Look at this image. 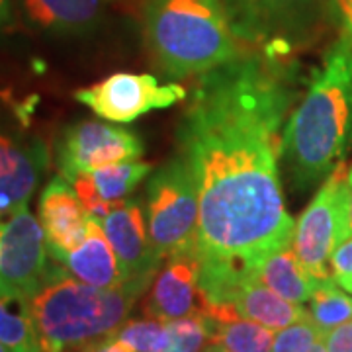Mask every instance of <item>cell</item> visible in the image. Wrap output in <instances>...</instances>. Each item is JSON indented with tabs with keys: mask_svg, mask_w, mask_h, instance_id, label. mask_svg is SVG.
<instances>
[{
	"mask_svg": "<svg viewBox=\"0 0 352 352\" xmlns=\"http://www.w3.org/2000/svg\"><path fill=\"white\" fill-rule=\"evenodd\" d=\"M0 342L12 352H41L30 298L0 284Z\"/></svg>",
	"mask_w": 352,
	"mask_h": 352,
	"instance_id": "19",
	"label": "cell"
},
{
	"mask_svg": "<svg viewBox=\"0 0 352 352\" xmlns=\"http://www.w3.org/2000/svg\"><path fill=\"white\" fill-rule=\"evenodd\" d=\"M112 245L126 282L149 286L159 264L161 252L155 249L147 221L138 200H122L106 217L98 219Z\"/></svg>",
	"mask_w": 352,
	"mask_h": 352,
	"instance_id": "11",
	"label": "cell"
},
{
	"mask_svg": "<svg viewBox=\"0 0 352 352\" xmlns=\"http://www.w3.org/2000/svg\"><path fill=\"white\" fill-rule=\"evenodd\" d=\"M204 296L200 289V256L196 245L168 254L166 266L153 286L147 311L155 319L173 321L200 314Z\"/></svg>",
	"mask_w": 352,
	"mask_h": 352,
	"instance_id": "13",
	"label": "cell"
},
{
	"mask_svg": "<svg viewBox=\"0 0 352 352\" xmlns=\"http://www.w3.org/2000/svg\"><path fill=\"white\" fill-rule=\"evenodd\" d=\"M237 38L284 51L314 28L329 0H223Z\"/></svg>",
	"mask_w": 352,
	"mask_h": 352,
	"instance_id": "7",
	"label": "cell"
},
{
	"mask_svg": "<svg viewBox=\"0 0 352 352\" xmlns=\"http://www.w3.org/2000/svg\"><path fill=\"white\" fill-rule=\"evenodd\" d=\"M254 276L264 286L274 289L282 298L294 303L309 302L317 284V280L300 263L292 243L261 258L254 266Z\"/></svg>",
	"mask_w": 352,
	"mask_h": 352,
	"instance_id": "18",
	"label": "cell"
},
{
	"mask_svg": "<svg viewBox=\"0 0 352 352\" xmlns=\"http://www.w3.org/2000/svg\"><path fill=\"white\" fill-rule=\"evenodd\" d=\"M0 352H12V351H10V349H8L6 344H2V342H0Z\"/></svg>",
	"mask_w": 352,
	"mask_h": 352,
	"instance_id": "35",
	"label": "cell"
},
{
	"mask_svg": "<svg viewBox=\"0 0 352 352\" xmlns=\"http://www.w3.org/2000/svg\"><path fill=\"white\" fill-rule=\"evenodd\" d=\"M331 270L335 280L352 276V235L346 241H342L331 254Z\"/></svg>",
	"mask_w": 352,
	"mask_h": 352,
	"instance_id": "28",
	"label": "cell"
},
{
	"mask_svg": "<svg viewBox=\"0 0 352 352\" xmlns=\"http://www.w3.org/2000/svg\"><path fill=\"white\" fill-rule=\"evenodd\" d=\"M231 303L243 319H251L272 331L289 327L309 317L302 303H294L282 298L274 289L264 286L256 276L247 278L241 284Z\"/></svg>",
	"mask_w": 352,
	"mask_h": 352,
	"instance_id": "17",
	"label": "cell"
},
{
	"mask_svg": "<svg viewBox=\"0 0 352 352\" xmlns=\"http://www.w3.org/2000/svg\"><path fill=\"white\" fill-rule=\"evenodd\" d=\"M38 219L45 231L50 258L75 251L87 239L90 215L75 188L61 175L55 176L41 192Z\"/></svg>",
	"mask_w": 352,
	"mask_h": 352,
	"instance_id": "14",
	"label": "cell"
},
{
	"mask_svg": "<svg viewBox=\"0 0 352 352\" xmlns=\"http://www.w3.org/2000/svg\"><path fill=\"white\" fill-rule=\"evenodd\" d=\"M292 82L270 55H239L204 73L190 96L178 143L198 184L200 270L254 274L294 241L278 173Z\"/></svg>",
	"mask_w": 352,
	"mask_h": 352,
	"instance_id": "1",
	"label": "cell"
},
{
	"mask_svg": "<svg viewBox=\"0 0 352 352\" xmlns=\"http://www.w3.org/2000/svg\"><path fill=\"white\" fill-rule=\"evenodd\" d=\"M141 155L143 143L135 133L92 120L67 127L57 147V161L63 178L73 173H92L110 164L131 163Z\"/></svg>",
	"mask_w": 352,
	"mask_h": 352,
	"instance_id": "9",
	"label": "cell"
},
{
	"mask_svg": "<svg viewBox=\"0 0 352 352\" xmlns=\"http://www.w3.org/2000/svg\"><path fill=\"white\" fill-rule=\"evenodd\" d=\"M323 337H325V333L315 325L311 317H307L289 327L280 329L274 337L270 352H307Z\"/></svg>",
	"mask_w": 352,
	"mask_h": 352,
	"instance_id": "25",
	"label": "cell"
},
{
	"mask_svg": "<svg viewBox=\"0 0 352 352\" xmlns=\"http://www.w3.org/2000/svg\"><path fill=\"white\" fill-rule=\"evenodd\" d=\"M12 20V0H0V32Z\"/></svg>",
	"mask_w": 352,
	"mask_h": 352,
	"instance_id": "31",
	"label": "cell"
},
{
	"mask_svg": "<svg viewBox=\"0 0 352 352\" xmlns=\"http://www.w3.org/2000/svg\"><path fill=\"white\" fill-rule=\"evenodd\" d=\"M351 182L346 163L340 161L311 204L305 208L294 231V251L315 280L333 278L331 254L351 237Z\"/></svg>",
	"mask_w": 352,
	"mask_h": 352,
	"instance_id": "5",
	"label": "cell"
},
{
	"mask_svg": "<svg viewBox=\"0 0 352 352\" xmlns=\"http://www.w3.org/2000/svg\"><path fill=\"white\" fill-rule=\"evenodd\" d=\"M208 319V317H206ZM210 325V340L214 344H221L231 352H270L274 342L272 329L254 323L251 319H235V321H212Z\"/></svg>",
	"mask_w": 352,
	"mask_h": 352,
	"instance_id": "20",
	"label": "cell"
},
{
	"mask_svg": "<svg viewBox=\"0 0 352 352\" xmlns=\"http://www.w3.org/2000/svg\"><path fill=\"white\" fill-rule=\"evenodd\" d=\"M116 339L122 340L133 352H164L173 349L166 321L161 319L127 321L116 333Z\"/></svg>",
	"mask_w": 352,
	"mask_h": 352,
	"instance_id": "23",
	"label": "cell"
},
{
	"mask_svg": "<svg viewBox=\"0 0 352 352\" xmlns=\"http://www.w3.org/2000/svg\"><path fill=\"white\" fill-rule=\"evenodd\" d=\"M200 200L194 170L184 157L161 166L147 184V227L161 256L196 245Z\"/></svg>",
	"mask_w": 352,
	"mask_h": 352,
	"instance_id": "6",
	"label": "cell"
},
{
	"mask_svg": "<svg viewBox=\"0 0 352 352\" xmlns=\"http://www.w3.org/2000/svg\"><path fill=\"white\" fill-rule=\"evenodd\" d=\"M352 147V38L340 36L284 129L282 157L298 188L331 175Z\"/></svg>",
	"mask_w": 352,
	"mask_h": 352,
	"instance_id": "2",
	"label": "cell"
},
{
	"mask_svg": "<svg viewBox=\"0 0 352 352\" xmlns=\"http://www.w3.org/2000/svg\"><path fill=\"white\" fill-rule=\"evenodd\" d=\"M323 342L327 352H352V319L327 331Z\"/></svg>",
	"mask_w": 352,
	"mask_h": 352,
	"instance_id": "27",
	"label": "cell"
},
{
	"mask_svg": "<svg viewBox=\"0 0 352 352\" xmlns=\"http://www.w3.org/2000/svg\"><path fill=\"white\" fill-rule=\"evenodd\" d=\"M55 263L65 266L71 274L96 288H118L126 284L118 256L113 252L110 241L106 237L100 221L90 217L87 239L82 241L75 251L65 252L53 258Z\"/></svg>",
	"mask_w": 352,
	"mask_h": 352,
	"instance_id": "16",
	"label": "cell"
},
{
	"mask_svg": "<svg viewBox=\"0 0 352 352\" xmlns=\"http://www.w3.org/2000/svg\"><path fill=\"white\" fill-rule=\"evenodd\" d=\"M201 352H231V351L223 349L221 344H214V342H212V344H210V346H208L206 351H201Z\"/></svg>",
	"mask_w": 352,
	"mask_h": 352,
	"instance_id": "33",
	"label": "cell"
},
{
	"mask_svg": "<svg viewBox=\"0 0 352 352\" xmlns=\"http://www.w3.org/2000/svg\"><path fill=\"white\" fill-rule=\"evenodd\" d=\"M149 170H151V164L131 161V163L102 166V168L92 170L90 175H92V180H94L102 198L110 204H118L149 175Z\"/></svg>",
	"mask_w": 352,
	"mask_h": 352,
	"instance_id": "22",
	"label": "cell"
},
{
	"mask_svg": "<svg viewBox=\"0 0 352 352\" xmlns=\"http://www.w3.org/2000/svg\"><path fill=\"white\" fill-rule=\"evenodd\" d=\"M307 352H327V349H325V342H323V339L317 340V342H315L314 346H311V349H309V351H307Z\"/></svg>",
	"mask_w": 352,
	"mask_h": 352,
	"instance_id": "32",
	"label": "cell"
},
{
	"mask_svg": "<svg viewBox=\"0 0 352 352\" xmlns=\"http://www.w3.org/2000/svg\"><path fill=\"white\" fill-rule=\"evenodd\" d=\"M327 12L340 30V36L352 38V0H329Z\"/></svg>",
	"mask_w": 352,
	"mask_h": 352,
	"instance_id": "29",
	"label": "cell"
},
{
	"mask_svg": "<svg viewBox=\"0 0 352 352\" xmlns=\"http://www.w3.org/2000/svg\"><path fill=\"white\" fill-rule=\"evenodd\" d=\"M145 38L170 78L204 75L241 55L223 0H149Z\"/></svg>",
	"mask_w": 352,
	"mask_h": 352,
	"instance_id": "4",
	"label": "cell"
},
{
	"mask_svg": "<svg viewBox=\"0 0 352 352\" xmlns=\"http://www.w3.org/2000/svg\"><path fill=\"white\" fill-rule=\"evenodd\" d=\"M164 352H180V351H176V349H168V351H164Z\"/></svg>",
	"mask_w": 352,
	"mask_h": 352,
	"instance_id": "36",
	"label": "cell"
},
{
	"mask_svg": "<svg viewBox=\"0 0 352 352\" xmlns=\"http://www.w3.org/2000/svg\"><path fill=\"white\" fill-rule=\"evenodd\" d=\"M65 180H69V184L75 188L78 200L82 201V206L87 208L90 217L102 219V217H106L113 210L116 204H110V201H106L102 198L90 173H73V175L67 176Z\"/></svg>",
	"mask_w": 352,
	"mask_h": 352,
	"instance_id": "26",
	"label": "cell"
},
{
	"mask_svg": "<svg viewBox=\"0 0 352 352\" xmlns=\"http://www.w3.org/2000/svg\"><path fill=\"white\" fill-rule=\"evenodd\" d=\"M0 284H4V280H2V276H0Z\"/></svg>",
	"mask_w": 352,
	"mask_h": 352,
	"instance_id": "37",
	"label": "cell"
},
{
	"mask_svg": "<svg viewBox=\"0 0 352 352\" xmlns=\"http://www.w3.org/2000/svg\"><path fill=\"white\" fill-rule=\"evenodd\" d=\"M349 182H351V212H349V226H351V235H352V168L349 170Z\"/></svg>",
	"mask_w": 352,
	"mask_h": 352,
	"instance_id": "34",
	"label": "cell"
},
{
	"mask_svg": "<svg viewBox=\"0 0 352 352\" xmlns=\"http://www.w3.org/2000/svg\"><path fill=\"white\" fill-rule=\"evenodd\" d=\"M75 98L104 120L129 124L151 110L182 102L186 88L178 82L161 85L151 75L116 73L92 87L76 90Z\"/></svg>",
	"mask_w": 352,
	"mask_h": 352,
	"instance_id": "8",
	"label": "cell"
},
{
	"mask_svg": "<svg viewBox=\"0 0 352 352\" xmlns=\"http://www.w3.org/2000/svg\"><path fill=\"white\" fill-rule=\"evenodd\" d=\"M92 352H133L131 349H127L122 340H118L116 337L110 340H106L104 344H100L98 349H94Z\"/></svg>",
	"mask_w": 352,
	"mask_h": 352,
	"instance_id": "30",
	"label": "cell"
},
{
	"mask_svg": "<svg viewBox=\"0 0 352 352\" xmlns=\"http://www.w3.org/2000/svg\"><path fill=\"white\" fill-rule=\"evenodd\" d=\"M32 28L51 36H82L100 24L108 0H18Z\"/></svg>",
	"mask_w": 352,
	"mask_h": 352,
	"instance_id": "15",
	"label": "cell"
},
{
	"mask_svg": "<svg viewBox=\"0 0 352 352\" xmlns=\"http://www.w3.org/2000/svg\"><path fill=\"white\" fill-rule=\"evenodd\" d=\"M309 302L311 319L323 333L352 319V300L342 292L335 278L317 280Z\"/></svg>",
	"mask_w": 352,
	"mask_h": 352,
	"instance_id": "21",
	"label": "cell"
},
{
	"mask_svg": "<svg viewBox=\"0 0 352 352\" xmlns=\"http://www.w3.org/2000/svg\"><path fill=\"white\" fill-rule=\"evenodd\" d=\"M47 166V151L39 141L0 126V215L28 206Z\"/></svg>",
	"mask_w": 352,
	"mask_h": 352,
	"instance_id": "12",
	"label": "cell"
},
{
	"mask_svg": "<svg viewBox=\"0 0 352 352\" xmlns=\"http://www.w3.org/2000/svg\"><path fill=\"white\" fill-rule=\"evenodd\" d=\"M173 349L180 352H201L204 342L210 340V325L206 315L192 314L166 321Z\"/></svg>",
	"mask_w": 352,
	"mask_h": 352,
	"instance_id": "24",
	"label": "cell"
},
{
	"mask_svg": "<svg viewBox=\"0 0 352 352\" xmlns=\"http://www.w3.org/2000/svg\"><path fill=\"white\" fill-rule=\"evenodd\" d=\"M47 239L38 217L28 206L16 210L0 226V276L10 288L32 296L47 274Z\"/></svg>",
	"mask_w": 352,
	"mask_h": 352,
	"instance_id": "10",
	"label": "cell"
},
{
	"mask_svg": "<svg viewBox=\"0 0 352 352\" xmlns=\"http://www.w3.org/2000/svg\"><path fill=\"white\" fill-rule=\"evenodd\" d=\"M145 286L126 282L96 288L80 282L65 266H50L30 296L41 352H92L116 337Z\"/></svg>",
	"mask_w": 352,
	"mask_h": 352,
	"instance_id": "3",
	"label": "cell"
}]
</instances>
